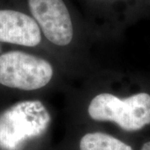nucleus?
I'll return each mask as SVG.
<instances>
[{"mask_svg": "<svg viewBox=\"0 0 150 150\" xmlns=\"http://www.w3.org/2000/svg\"><path fill=\"white\" fill-rule=\"evenodd\" d=\"M83 81L69 93V113L126 134L150 128V82L100 69Z\"/></svg>", "mask_w": 150, "mask_h": 150, "instance_id": "f257e3e1", "label": "nucleus"}, {"mask_svg": "<svg viewBox=\"0 0 150 150\" xmlns=\"http://www.w3.org/2000/svg\"><path fill=\"white\" fill-rule=\"evenodd\" d=\"M71 79L57 61L30 49H15L0 54V86L42 98L49 93L64 90Z\"/></svg>", "mask_w": 150, "mask_h": 150, "instance_id": "f03ea898", "label": "nucleus"}, {"mask_svg": "<svg viewBox=\"0 0 150 150\" xmlns=\"http://www.w3.org/2000/svg\"><path fill=\"white\" fill-rule=\"evenodd\" d=\"M53 112L42 98L19 100L0 112V150H23L50 129Z\"/></svg>", "mask_w": 150, "mask_h": 150, "instance_id": "7ed1b4c3", "label": "nucleus"}, {"mask_svg": "<svg viewBox=\"0 0 150 150\" xmlns=\"http://www.w3.org/2000/svg\"><path fill=\"white\" fill-rule=\"evenodd\" d=\"M0 43L40 52L59 63L36 21L29 13L22 11L0 9Z\"/></svg>", "mask_w": 150, "mask_h": 150, "instance_id": "20e7f679", "label": "nucleus"}, {"mask_svg": "<svg viewBox=\"0 0 150 150\" xmlns=\"http://www.w3.org/2000/svg\"><path fill=\"white\" fill-rule=\"evenodd\" d=\"M79 150H134L132 145L103 131H89L82 135Z\"/></svg>", "mask_w": 150, "mask_h": 150, "instance_id": "39448f33", "label": "nucleus"}, {"mask_svg": "<svg viewBox=\"0 0 150 150\" xmlns=\"http://www.w3.org/2000/svg\"><path fill=\"white\" fill-rule=\"evenodd\" d=\"M139 150H150V139L145 141L144 143L141 145Z\"/></svg>", "mask_w": 150, "mask_h": 150, "instance_id": "423d86ee", "label": "nucleus"}, {"mask_svg": "<svg viewBox=\"0 0 150 150\" xmlns=\"http://www.w3.org/2000/svg\"><path fill=\"white\" fill-rule=\"evenodd\" d=\"M94 1H99V2H105V1H117V0H94Z\"/></svg>", "mask_w": 150, "mask_h": 150, "instance_id": "0eeeda50", "label": "nucleus"}]
</instances>
